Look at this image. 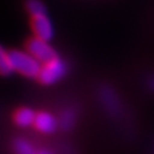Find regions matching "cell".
Masks as SVG:
<instances>
[{
  "label": "cell",
  "mask_w": 154,
  "mask_h": 154,
  "mask_svg": "<svg viewBox=\"0 0 154 154\" xmlns=\"http://www.w3.org/2000/svg\"><path fill=\"white\" fill-rule=\"evenodd\" d=\"M9 52H10L14 72H17L18 74L26 76V78H36L42 67V63L39 61H36L27 51L11 50Z\"/></svg>",
  "instance_id": "6da1fadb"
},
{
  "label": "cell",
  "mask_w": 154,
  "mask_h": 154,
  "mask_svg": "<svg viewBox=\"0 0 154 154\" xmlns=\"http://www.w3.org/2000/svg\"><path fill=\"white\" fill-rule=\"evenodd\" d=\"M24 49L30 56H33L42 64L57 57L56 51L49 44V42L42 40L39 38H35V36L29 38V39L24 43Z\"/></svg>",
  "instance_id": "3957f363"
},
{
  "label": "cell",
  "mask_w": 154,
  "mask_h": 154,
  "mask_svg": "<svg viewBox=\"0 0 154 154\" xmlns=\"http://www.w3.org/2000/svg\"><path fill=\"white\" fill-rule=\"evenodd\" d=\"M64 73H66L64 63L58 57H56L42 64L40 70L35 79L42 85H52L62 78Z\"/></svg>",
  "instance_id": "7a4b0ae2"
},
{
  "label": "cell",
  "mask_w": 154,
  "mask_h": 154,
  "mask_svg": "<svg viewBox=\"0 0 154 154\" xmlns=\"http://www.w3.org/2000/svg\"><path fill=\"white\" fill-rule=\"evenodd\" d=\"M30 28L35 38H39L42 40L49 42L52 35H54V29L50 20L48 18L46 14L45 15H36V16H30Z\"/></svg>",
  "instance_id": "277c9868"
},
{
  "label": "cell",
  "mask_w": 154,
  "mask_h": 154,
  "mask_svg": "<svg viewBox=\"0 0 154 154\" xmlns=\"http://www.w3.org/2000/svg\"><path fill=\"white\" fill-rule=\"evenodd\" d=\"M26 9L30 16H36V15H45L46 10L44 4L40 0H28L26 3Z\"/></svg>",
  "instance_id": "9c48e42d"
},
{
  "label": "cell",
  "mask_w": 154,
  "mask_h": 154,
  "mask_svg": "<svg viewBox=\"0 0 154 154\" xmlns=\"http://www.w3.org/2000/svg\"><path fill=\"white\" fill-rule=\"evenodd\" d=\"M12 149L15 154H36L34 147L23 138H16L12 143Z\"/></svg>",
  "instance_id": "ba28073f"
},
{
  "label": "cell",
  "mask_w": 154,
  "mask_h": 154,
  "mask_svg": "<svg viewBox=\"0 0 154 154\" xmlns=\"http://www.w3.org/2000/svg\"><path fill=\"white\" fill-rule=\"evenodd\" d=\"M35 112L27 107H20L17 108L12 114V120L14 123L20 128H27L33 126L34 119H35Z\"/></svg>",
  "instance_id": "8992f818"
},
{
  "label": "cell",
  "mask_w": 154,
  "mask_h": 154,
  "mask_svg": "<svg viewBox=\"0 0 154 154\" xmlns=\"http://www.w3.org/2000/svg\"><path fill=\"white\" fill-rule=\"evenodd\" d=\"M14 72V67L10 58V52L0 45V75L8 76Z\"/></svg>",
  "instance_id": "52a82bcc"
},
{
  "label": "cell",
  "mask_w": 154,
  "mask_h": 154,
  "mask_svg": "<svg viewBox=\"0 0 154 154\" xmlns=\"http://www.w3.org/2000/svg\"><path fill=\"white\" fill-rule=\"evenodd\" d=\"M33 128L42 134H52L57 129V120L48 112H38L35 114Z\"/></svg>",
  "instance_id": "5b68a950"
},
{
  "label": "cell",
  "mask_w": 154,
  "mask_h": 154,
  "mask_svg": "<svg viewBox=\"0 0 154 154\" xmlns=\"http://www.w3.org/2000/svg\"><path fill=\"white\" fill-rule=\"evenodd\" d=\"M36 154H52V153L46 149H40V150H36Z\"/></svg>",
  "instance_id": "30bf717a"
}]
</instances>
